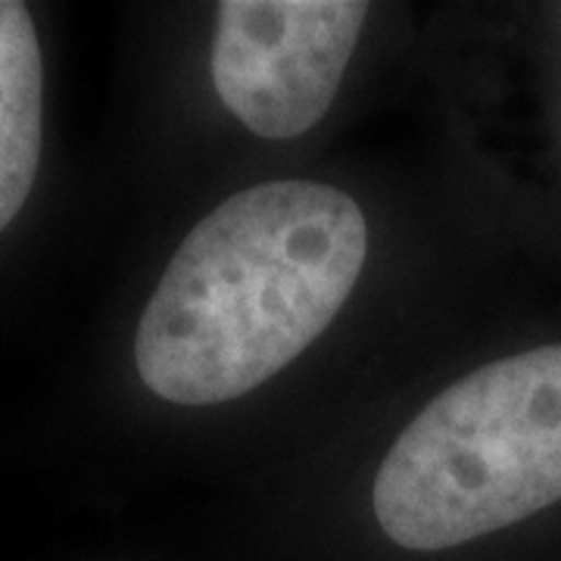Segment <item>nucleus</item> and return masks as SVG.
<instances>
[{"label":"nucleus","instance_id":"1","mask_svg":"<svg viewBox=\"0 0 561 561\" xmlns=\"http://www.w3.org/2000/svg\"><path fill=\"white\" fill-rule=\"evenodd\" d=\"M368 253L359 203L265 181L213 209L165 265L135 337L140 381L179 405L256 390L334 321Z\"/></svg>","mask_w":561,"mask_h":561},{"label":"nucleus","instance_id":"2","mask_svg":"<svg viewBox=\"0 0 561 561\" xmlns=\"http://www.w3.org/2000/svg\"><path fill=\"white\" fill-rule=\"evenodd\" d=\"M561 500V343L490 362L427 402L387 453L371 505L390 540L440 552Z\"/></svg>","mask_w":561,"mask_h":561},{"label":"nucleus","instance_id":"3","mask_svg":"<svg viewBox=\"0 0 561 561\" xmlns=\"http://www.w3.org/2000/svg\"><path fill=\"white\" fill-rule=\"evenodd\" d=\"M368 20L353 0H228L213 41L221 103L260 138L287 140L328 113Z\"/></svg>","mask_w":561,"mask_h":561},{"label":"nucleus","instance_id":"4","mask_svg":"<svg viewBox=\"0 0 561 561\" xmlns=\"http://www.w3.org/2000/svg\"><path fill=\"white\" fill-rule=\"evenodd\" d=\"M44 66L25 3L0 0V231L16 219L41 162Z\"/></svg>","mask_w":561,"mask_h":561}]
</instances>
